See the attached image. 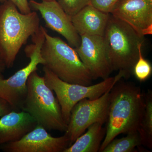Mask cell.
<instances>
[{"instance_id":"11","label":"cell","mask_w":152,"mask_h":152,"mask_svg":"<svg viewBox=\"0 0 152 152\" xmlns=\"http://www.w3.org/2000/svg\"><path fill=\"white\" fill-rule=\"evenodd\" d=\"M29 5L31 10L40 13L47 27L61 35L74 48L80 46V36L74 27L71 17L56 0L42 2L30 0Z\"/></svg>"},{"instance_id":"25","label":"cell","mask_w":152,"mask_h":152,"mask_svg":"<svg viewBox=\"0 0 152 152\" xmlns=\"http://www.w3.org/2000/svg\"><path fill=\"white\" fill-rule=\"evenodd\" d=\"M32 1H35V0H32ZM42 1H54V0H42Z\"/></svg>"},{"instance_id":"9","label":"cell","mask_w":152,"mask_h":152,"mask_svg":"<svg viewBox=\"0 0 152 152\" xmlns=\"http://www.w3.org/2000/svg\"><path fill=\"white\" fill-rule=\"evenodd\" d=\"M81 42L75 48L80 59L89 71L93 80H104L113 72L104 37L81 35Z\"/></svg>"},{"instance_id":"13","label":"cell","mask_w":152,"mask_h":152,"mask_svg":"<svg viewBox=\"0 0 152 152\" xmlns=\"http://www.w3.org/2000/svg\"><path fill=\"white\" fill-rule=\"evenodd\" d=\"M37 124L34 117L23 111L4 115L0 118V145L19 140Z\"/></svg>"},{"instance_id":"3","label":"cell","mask_w":152,"mask_h":152,"mask_svg":"<svg viewBox=\"0 0 152 152\" xmlns=\"http://www.w3.org/2000/svg\"><path fill=\"white\" fill-rule=\"evenodd\" d=\"M103 37L113 71L122 72L124 78L129 79L138 59L139 47L143 43L144 36L110 14Z\"/></svg>"},{"instance_id":"1","label":"cell","mask_w":152,"mask_h":152,"mask_svg":"<svg viewBox=\"0 0 152 152\" xmlns=\"http://www.w3.org/2000/svg\"><path fill=\"white\" fill-rule=\"evenodd\" d=\"M121 80L110 91L105 136L99 152L119 135L138 131L142 119L145 94L140 87Z\"/></svg>"},{"instance_id":"24","label":"cell","mask_w":152,"mask_h":152,"mask_svg":"<svg viewBox=\"0 0 152 152\" xmlns=\"http://www.w3.org/2000/svg\"><path fill=\"white\" fill-rule=\"evenodd\" d=\"M148 2L152 4V0H146Z\"/></svg>"},{"instance_id":"15","label":"cell","mask_w":152,"mask_h":152,"mask_svg":"<svg viewBox=\"0 0 152 152\" xmlns=\"http://www.w3.org/2000/svg\"><path fill=\"white\" fill-rule=\"evenodd\" d=\"M103 124L96 123L89 126L86 132L82 134L63 152H99L106 134Z\"/></svg>"},{"instance_id":"21","label":"cell","mask_w":152,"mask_h":152,"mask_svg":"<svg viewBox=\"0 0 152 152\" xmlns=\"http://www.w3.org/2000/svg\"><path fill=\"white\" fill-rule=\"evenodd\" d=\"M7 0H0V3H3ZM13 3L18 10L22 14H28L31 12L28 0H8Z\"/></svg>"},{"instance_id":"19","label":"cell","mask_w":152,"mask_h":152,"mask_svg":"<svg viewBox=\"0 0 152 152\" xmlns=\"http://www.w3.org/2000/svg\"><path fill=\"white\" fill-rule=\"evenodd\" d=\"M57 1L71 17L90 4V0H57Z\"/></svg>"},{"instance_id":"16","label":"cell","mask_w":152,"mask_h":152,"mask_svg":"<svg viewBox=\"0 0 152 152\" xmlns=\"http://www.w3.org/2000/svg\"><path fill=\"white\" fill-rule=\"evenodd\" d=\"M145 107L143 116L138 132L142 145L151 150L152 148V92L148 90L145 94Z\"/></svg>"},{"instance_id":"12","label":"cell","mask_w":152,"mask_h":152,"mask_svg":"<svg viewBox=\"0 0 152 152\" xmlns=\"http://www.w3.org/2000/svg\"><path fill=\"white\" fill-rule=\"evenodd\" d=\"M110 14L141 36L152 34V4L146 0H119Z\"/></svg>"},{"instance_id":"7","label":"cell","mask_w":152,"mask_h":152,"mask_svg":"<svg viewBox=\"0 0 152 152\" xmlns=\"http://www.w3.org/2000/svg\"><path fill=\"white\" fill-rule=\"evenodd\" d=\"M43 71L45 83L56 94L63 118L67 124L69 121L71 110L77 103L83 99H97L124 77L122 72L119 71L115 77H109L99 83L86 86L64 81L45 67L43 66Z\"/></svg>"},{"instance_id":"23","label":"cell","mask_w":152,"mask_h":152,"mask_svg":"<svg viewBox=\"0 0 152 152\" xmlns=\"http://www.w3.org/2000/svg\"><path fill=\"white\" fill-rule=\"evenodd\" d=\"M6 68L5 64L4 61L1 58L0 56V72L3 73L5 70Z\"/></svg>"},{"instance_id":"22","label":"cell","mask_w":152,"mask_h":152,"mask_svg":"<svg viewBox=\"0 0 152 152\" xmlns=\"http://www.w3.org/2000/svg\"><path fill=\"white\" fill-rule=\"evenodd\" d=\"M12 107L5 100L0 98V117L12 111Z\"/></svg>"},{"instance_id":"4","label":"cell","mask_w":152,"mask_h":152,"mask_svg":"<svg viewBox=\"0 0 152 152\" xmlns=\"http://www.w3.org/2000/svg\"><path fill=\"white\" fill-rule=\"evenodd\" d=\"M45 40L41 48L43 66L67 83L88 86L93 79L74 48L58 37L50 36L45 29Z\"/></svg>"},{"instance_id":"17","label":"cell","mask_w":152,"mask_h":152,"mask_svg":"<svg viewBox=\"0 0 152 152\" xmlns=\"http://www.w3.org/2000/svg\"><path fill=\"white\" fill-rule=\"evenodd\" d=\"M121 138H115L103 150L102 152H134L136 147L142 145L138 131L128 133Z\"/></svg>"},{"instance_id":"20","label":"cell","mask_w":152,"mask_h":152,"mask_svg":"<svg viewBox=\"0 0 152 152\" xmlns=\"http://www.w3.org/2000/svg\"><path fill=\"white\" fill-rule=\"evenodd\" d=\"M119 0H90V4L107 13H110L116 4Z\"/></svg>"},{"instance_id":"8","label":"cell","mask_w":152,"mask_h":152,"mask_svg":"<svg viewBox=\"0 0 152 152\" xmlns=\"http://www.w3.org/2000/svg\"><path fill=\"white\" fill-rule=\"evenodd\" d=\"M112 88L97 99H83L74 106L64 134L69 139L70 146L91 125L96 123L104 124L107 122Z\"/></svg>"},{"instance_id":"18","label":"cell","mask_w":152,"mask_h":152,"mask_svg":"<svg viewBox=\"0 0 152 152\" xmlns=\"http://www.w3.org/2000/svg\"><path fill=\"white\" fill-rule=\"evenodd\" d=\"M141 44L139 47V58L133 68V72L136 77L140 81L146 80L152 73V66L150 63L144 58L142 54Z\"/></svg>"},{"instance_id":"2","label":"cell","mask_w":152,"mask_h":152,"mask_svg":"<svg viewBox=\"0 0 152 152\" xmlns=\"http://www.w3.org/2000/svg\"><path fill=\"white\" fill-rule=\"evenodd\" d=\"M37 13L22 14L10 1L0 6V56L6 68L13 66L17 55L30 37L40 28Z\"/></svg>"},{"instance_id":"10","label":"cell","mask_w":152,"mask_h":152,"mask_svg":"<svg viewBox=\"0 0 152 152\" xmlns=\"http://www.w3.org/2000/svg\"><path fill=\"white\" fill-rule=\"evenodd\" d=\"M69 146L65 135L55 137L38 124L19 140L0 145V150L5 152H63Z\"/></svg>"},{"instance_id":"5","label":"cell","mask_w":152,"mask_h":152,"mask_svg":"<svg viewBox=\"0 0 152 152\" xmlns=\"http://www.w3.org/2000/svg\"><path fill=\"white\" fill-rule=\"evenodd\" d=\"M27 94L22 111L34 117L38 124L48 130L65 132L67 124L62 114L61 106L53 91L37 71L33 72L27 82Z\"/></svg>"},{"instance_id":"6","label":"cell","mask_w":152,"mask_h":152,"mask_svg":"<svg viewBox=\"0 0 152 152\" xmlns=\"http://www.w3.org/2000/svg\"><path fill=\"white\" fill-rule=\"evenodd\" d=\"M45 29L41 26L37 32L31 37L33 44L25 48L26 56L30 59L27 65L8 79H5L2 73L0 72V98L7 101L13 110L22 111L27 94L28 78L33 72L37 70L39 64L43 65L45 64L41 53L45 40Z\"/></svg>"},{"instance_id":"14","label":"cell","mask_w":152,"mask_h":152,"mask_svg":"<svg viewBox=\"0 0 152 152\" xmlns=\"http://www.w3.org/2000/svg\"><path fill=\"white\" fill-rule=\"evenodd\" d=\"M110 14L99 10L90 4L71 17V21L80 36L103 37Z\"/></svg>"}]
</instances>
